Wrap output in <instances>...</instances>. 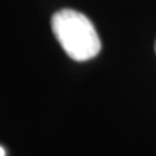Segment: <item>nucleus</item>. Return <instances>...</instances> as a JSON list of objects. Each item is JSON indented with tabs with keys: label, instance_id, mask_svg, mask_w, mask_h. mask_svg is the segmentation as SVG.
I'll return each mask as SVG.
<instances>
[{
	"label": "nucleus",
	"instance_id": "1",
	"mask_svg": "<svg viewBox=\"0 0 156 156\" xmlns=\"http://www.w3.org/2000/svg\"><path fill=\"white\" fill-rule=\"evenodd\" d=\"M51 26L62 49L74 61H88L101 51V41L94 25L80 12L61 9L52 16Z\"/></svg>",
	"mask_w": 156,
	"mask_h": 156
},
{
	"label": "nucleus",
	"instance_id": "2",
	"mask_svg": "<svg viewBox=\"0 0 156 156\" xmlns=\"http://www.w3.org/2000/svg\"><path fill=\"white\" fill-rule=\"evenodd\" d=\"M5 155H6V153H5V149L0 146V156H5Z\"/></svg>",
	"mask_w": 156,
	"mask_h": 156
},
{
	"label": "nucleus",
	"instance_id": "3",
	"mask_svg": "<svg viewBox=\"0 0 156 156\" xmlns=\"http://www.w3.org/2000/svg\"><path fill=\"white\" fill-rule=\"evenodd\" d=\"M155 52H156V42H155Z\"/></svg>",
	"mask_w": 156,
	"mask_h": 156
}]
</instances>
